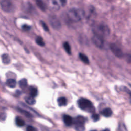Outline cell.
<instances>
[{"label": "cell", "instance_id": "cell-9", "mask_svg": "<svg viewBox=\"0 0 131 131\" xmlns=\"http://www.w3.org/2000/svg\"><path fill=\"white\" fill-rule=\"evenodd\" d=\"M63 121L67 126H70L73 123L72 118L68 115H64L63 116Z\"/></svg>", "mask_w": 131, "mask_h": 131}, {"label": "cell", "instance_id": "cell-25", "mask_svg": "<svg viewBox=\"0 0 131 131\" xmlns=\"http://www.w3.org/2000/svg\"><path fill=\"white\" fill-rule=\"evenodd\" d=\"M92 119L94 121H97L99 119V115L97 114H93L92 116Z\"/></svg>", "mask_w": 131, "mask_h": 131}, {"label": "cell", "instance_id": "cell-21", "mask_svg": "<svg viewBox=\"0 0 131 131\" xmlns=\"http://www.w3.org/2000/svg\"><path fill=\"white\" fill-rule=\"evenodd\" d=\"M35 41H36V43L39 46L43 47L45 45V42L43 41V40L41 36H37L36 38Z\"/></svg>", "mask_w": 131, "mask_h": 131}, {"label": "cell", "instance_id": "cell-3", "mask_svg": "<svg viewBox=\"0 0 131 131\" xmlns=\"http://www.w3.org/2000/svg\"><path fill=\"white\" fill-rule=\"evenodd\" d=\"M94 34L100 36L103 38L104 36H107L110 34V29L108 26L103 23L99 24L93 29Z\"/></svg>", "mask_w": 131, "mask_h": 131}, {"label": "cell", "instance_id": "cell-15", "mask_svg": "<svg viewBox=\"0 0 131 131\" xmlns=\"http://www.w3.org/2000/svg\"><path fill=\"white\" fill-rule=\"evenodd\" d=\"M26 102L29 105H34L36 103V100L34 97L31 96H27L25 98Z\"/></svg>", "mask_w": 131, "mask_h": 131}, {"label": "cell", "instance_id": "cell-26", "mask_svg": "<svg viewBox=\"0 0 131 131\" xmlns=\"http://www.w3.org/2000/svg\"><path fill=\"white\" fill-rule=\"evenodd\" d=\"M40 24L43 28V29H44V30L45 31H49V28H48V26L47 25V24L43 21H40Z\"/></svg>", "mask_w": 131, "mask_h": 131}, {"label": "cell", "instance_id": "cell-13", "mask_svg": "<svg viewBox=\"0 0 131 131\" xmlns=\"http://www.w3.org/2000/svg\"><path fill=\"white\" fill-rule=\"evenodd\" d=\"M6 83L8 87L13 88H15L16 85V81L15 79L10 78L7 80Z\"/></svg>", "mask_w": 131, "mask_h": 131}, {"label": "cell", "instance_id": "cell-24", "mask_svg": "<svg viewBox=\"0 0 131 131\" xmlns=\"http://www.w3.org/2000/svg\"><path fill=\"white\" fill-rule=\"evenodd\" d=\"M75 129L77 131H83L84 130V125L75 124Z\"/></svg>", "mask_w": 131, "mask_h": 131}, {"label": "cell", "instance_id": "cell-5", "mask_svg": "<svg viewBox=\"0 0 131 131\" xmlns=\"http://www.w3.org/2000/svg\"><path fill=\"white\" fill-rule=\"evenodd\" d=\"M49 21L51 27L54 29L58 30L61 28L60 21L55 15H50L49 17Z\"/></svg>", "mask_w": 131, "mask_h": 131}, {"label": "cell", "instance_id": "cell-16", "mask_svg": "<svg viewBox=\"0 0 131 131\" xmlns=\"http://www.w3.org/2000/svg\"><path fill=\"white\" fill-rule=\"evenodd\" d=\"M29 94L30 95V96H31L33 97H35L37 96V90L36 88L31 86L29 87Z\"/></svg>", "mask_w": 131, "mask_h": 131}, {"label": "cell", "instance_id": "cell-7", "mask_svg": "<svg viewBox=\"0 0 131 131\" xmlns=\"http://www.w3.org/2000/svg\"><path fill=\"white\" fill-rule=\"evenodd\" d=\"M92 40L93 43L98 48H101L103 46V43H104L103 38L100 36L94 34V35L92 38Z\"/></svg>", "mask_w": 131, "mask_h": 131}, {"label": "cell", "instance_id": "cell-27", "mask_svg": "<svg viewBox=\"0 0 131 131\" xmlns=\"http://www.w3.org/2000/svg\"><path fill=\"white\" fill-rule=\"evenodd\" d=\"M21 27H22V29L25 31H29L31 29V27L30 26L26 24L23 25Z\"/></svg>", "mask_w": 131, "mask_h": 131}, {"label": "cell", "instance_id": "cell-19", "mask_svg": "<svg viewBox=\"0 0 131 131\" xmlns=\"http://www.w3.org/2000/svg\"><path fill=\"white\" fill-rule=\"evenodd\" d=\"M63 47L66 52L69 55L71 54V48L68 42H64L63 44Z\"/></svg>", "mask_w": 131, "mask_h": 131}, {"label": "cell", "instance_id": "cell-2", "mask_svg": "<svg viewBox=\"0 0 131 131\" xmlns=\"http://www.w3.org/2000/svg\"><path fill=\"white\" fill-rule=\"evenodd\" d=\"M77 104L81 110L88 112L93 113L95 110L92 102L86 98H80L77 101Z\"/></svg>", "mask_w": 131, "mask_h": 131}, {"label": "cell", "instance_id": "cell-12", "mask_svg": "<svg viewBox=\"0 0 131 131\" xmlns=\"http://www.w3.org/2000/svg\"><path fill=\"white\" fill-rule=\"evenodd\" d=\"M67 99L64 97H61L58 98L57 99V103L59 106H66L67 104Z\"/></svg>", "mask_w": 131, "mask_h": 131}, {"label": "cell", "instance_id": "cell-22", "mask_svg": "<svg viewBox=\"0 0 131 131\" xmlns=\"http://www.w3.org/2000/svg\"><path fill=\"white\" fill-rule=\"evenodd\" d=\"M19 85L21 88H24L26 86H27L28 83H27V80L26 78H23L21 80L19 81L18 82Z\"/></svg>", "mask_w": 131, "mask_h": 131}, {"label": "cell", "instance_id": "cell-1", "mask_svg": "<svg viewBox=\"0 0 131 131\" xmlns=\"http://www.w3.org/2000/svg\"><path fill=\"white\" fill-rule=\"evenodd\" d=\"M67 17L72 22H78L82 20L85 15L84 11L80 8H72L66 13Z\"/></svg>", "mask_w": 131, "mask_h": 131}, {"label": "cell", "instance_id": "cell-32", "mask_svg": "<svg viewBox=\"0 0 131 131\" xmlns=\"http://www.w3.org/2000/svg\"><path fill=\"white\" fill-rule=\"evenodd\" d=\"M91 131H97V130H91Z\"/></svg>", "mask_w": 131, "mask_h": 131}, {"label": "cell", "instance_id": "cell-29", "mask_svg": "<svg viewBox=\"0 0 131 131\" xmlns=\"http://www.w3.org/2000/svg\"><path fill=\"white\" fill-rule=\"evenodd\" d=\"M126 60L128 63L131 64V55L127 54L126 56Z\"/></svg>", "mask_w": 131, "mask_h": 131}, {"label": "cell", "instance_id": "cell-30", "mask_svg": "<svg viewBox=\"0 0 131 131\" xmlns=\"http://www.w3.org/2000/svg\"><path fill=\"white\" fill-rule=\"evenodd\" d=\"M60 3H61V6H64L66 5L67 3V1H64V0H60Z\"/></svg>", "mask_w": 131, "mask_h": 131}, {"label": "cell", "instance_id": "cell-28", "mask_svg": "<svg viewBox=\"0 0 131 131\" xmlns=\"http://www.w3.org/2000/svg\"><path fill=\"white\" fill-rule=\"evenodd\" d=\"M26 131H36V129L33 126L29 125L26 128Z\"/></svg>", "mask_w": 131, "mask_h": 131}, {"label": "cell", "instance_id": "cell-14", "mask_svg": "<svg viewBox=\"0 0 131 131\" xmlns=\"http://www.w3.org/2000/svg\"><path fill=\"white\" fill-rule=\"evenodd\" d=\"M85 122V119L83 116H77L75 120V124L84 125Z\"/></svg>", "mask_w": 131, "mask_h": 131}, {"label": "cell", "instance_id": "cell-8", "mask_svg": "<svg viewBox=\"0 0 131 131\" xmlns=\"http://www.w3.org/2000/svg\"><path fill=\"white\" fill-rule=\"evenodd\" d=\"M50 7L53 10H58L59 9L60 7L61 6L60 1H49Z\"/></svg>", "mask_w": 131, "mask_h": 131}, {"label": "cell", "instance_id": "cell-10", "mask_svg": "<svg viewBox=\"0 0 131 131\" xmlns=\"http://www.w3.org/2000/svg\"><path fill=\"white\" fill-rule=\"evenodd\" d=\"M112 113L113 112L112 110L109 107H106L104 108L101 112L102 115L105 117H109L111 116L112 115Z\"/></svg>", "mask_w": 131, "mask_h": 131}, {"label": "cell", "instance_id": "cell-17", "mask_svg": "<svg viewBox=\"0 0 131 131\" xmlns=\"http://www.w3.org/2000/svg\"><path fill=\"white\" fill-rule=\"evenodd\" d=\"M79 57L80 59V60L84 63L85 64H89L90 61L89 60V58H88V57L84 54L80 53L79 54Z\"/></svg>", "mask_w": 131, "mask_h": 131}, {"label": "cell", "instance_id": "cell-18", "mask_svg": "<svg viewBox=\"0 0 131 131\" xmlns=\"http://www.w3.org/2000/svg\"><path fill=\"white\" fill-rule=\"evenodd\" d=\"M36 3L37 6L43 11H46V5L41 1H36Z\"/></svg>", "mask_w": 131, "mask_h": 131}, {"label": "cell", "instance_id": "cell-11", "mask_svg": "<svg viewBox=\"0 0 131 131\" xmlns=\"http://www.w3.org/2000/svg\"><path fill=\"white\" fill-rule=\"evenodd\" d=\"M2 60L4 64H8L11 62V58L7 54H4L2 55Z\"/></svg>", "mask_w": 131, "mask_h": 131}, {"label": "cell", "instance_id": "cell-23", "mask_svg": "<svg viewBox=\"0 0 131 131\" xmlns=\"http://www.w3.org/2000/svg\"><path fill=\"white\" fill-rule=\"evenodd\" d=\"M18 111H19L20 113H21L22 114H24V115H25L26 116H27V117H32V115H31L29 112H27V111H25V110H23V109H21V108H18Z\"/></svg>", "mask_w": 131, "mask_h": 131}, {"label": "cell", "instance_id": "cell-20", "mask_svg": "<svg viewBox=\"0 0 131 131\" xmlns=\"http://www.w3.org/2000/svg\"><path fill=\"white\" fill-rule=\"evenodd\" d=\"M15 123L18 126H23L25 125V122L19 117H16L15 118Z\"/></svg>", "mask_w": 131, "mask_h": 131}, {"label": "cell", "instance_id": "cell-31", "mask_svg": "<svg viewBox=\"0 0 131 131\" xmlns=\"http://www.w3.org/2000/svg\"><path fill=\"white\" fill-rule=\"evenodd\" d=\"M102 131H110V129H108V128H106V129H105L103 130Z\"/></svg>", "mask_w": 131, "mask_h": 131}, {"label": "cell", "instance_id": "cell-4", "mask_svg": "<svg viewBox=\"0 0 131 131\" xmlns=\"http://www.w3.org/2000/svg\"><path fill=\"white\" fill-rule=\"evenodd\" d=\"M1 6L2 9L6 12H12L14 9L13 3L8 0H2L1 1Z\"/></svg>", "mask_w": 131, "mask_h": 131}, {"label": "cell", "instance_id": "cell-6", "mask_svg": "<svg viewBox=\"0 0 131 131\" xmlns=\"http://www.w3.org/2000/svg\"><path fill=\"white\" fill-rule=\"evenodd\" d=\"M110 48L113 53L118 58H122L123 53L121 49L115 43H112L110 45Z\"/></svg>", "mask_w": 131, "mask_h": 131}]
</instances>
